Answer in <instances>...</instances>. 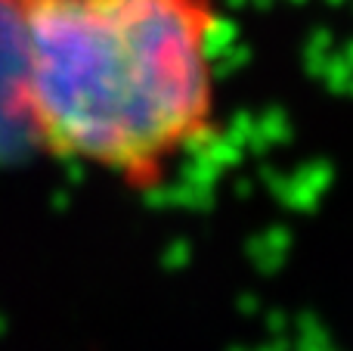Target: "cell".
<instances>
[{
  "instance_id": "1",
  "label": "cell",
  "mask_w": 353,
  "mask_h": 351,
  "mask_svg": "<svg viewBox=\"0 0 353 351\" xmlns=\"http://www.w3.org/2000/svg\"><path fill=\"white\" fill-rule=\"evenodd\" d=\"M34 153L152 190L220 131V0H0Z\"/></svg>"
}]
</instances>
